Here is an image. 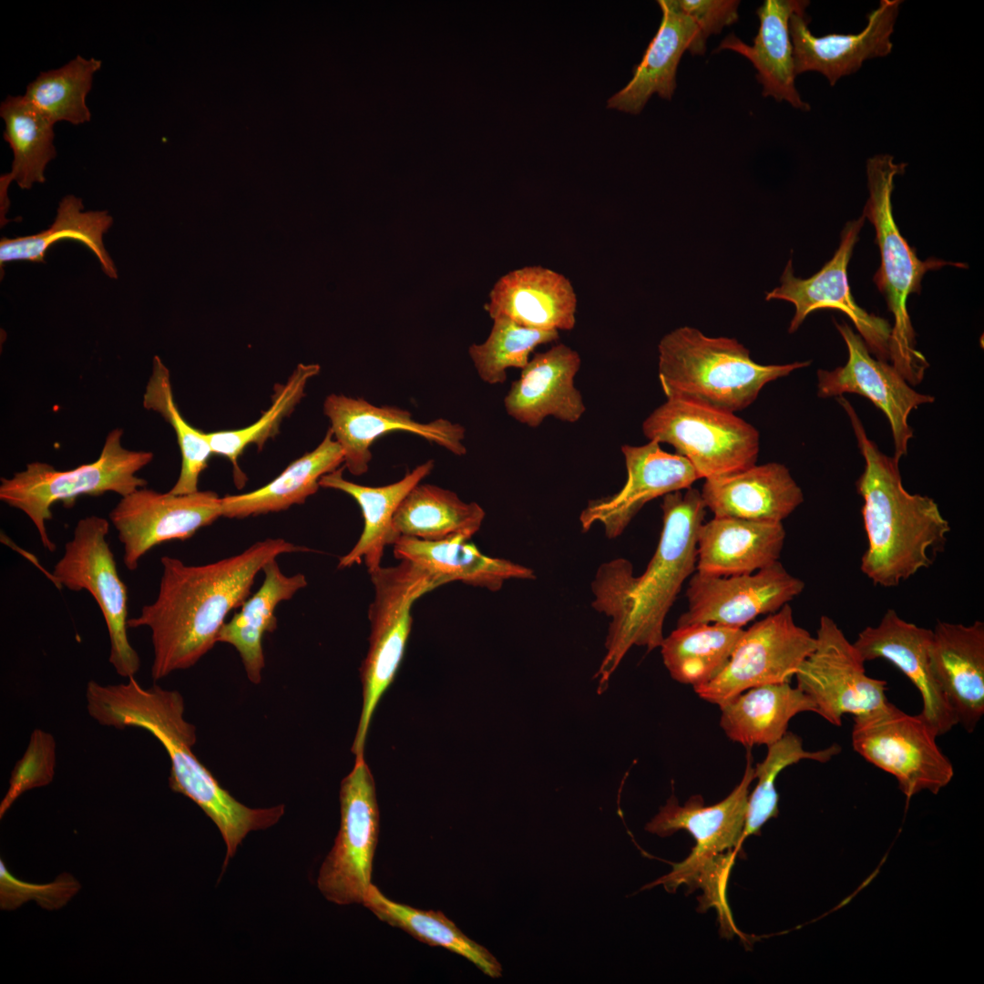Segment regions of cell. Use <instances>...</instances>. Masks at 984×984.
I'll return each instance as SVG.
<instances>
[{"label":"cell","mask_w":984,"mask_h":984,"mask_svg":"<svg viewBox=\"0 0 984 984\" xmlns=\"http://www.w3.org/2000/svg\"><path fill=\"white\" fill-rule=\"evenodd\" d=\"M661 507V536L645 570L635 576L630 561L617 558L600 564L590 584L592 608L610 619L606 653L593 676L599 694L632 646L648 652L661 646L666 616L696 571L697 535L706 512L700 490L669 493Z\"/></svg>","instance_id":"cell-1"},{"label":"cell","mask_w":984,"mask_h":984,"mask_svg":"<svg viewBox=\"0 0 984 984\" xmlns=\"http://www.w3.org/2000/svg\"><path fill=\"white\" fill-rule=\"evenodd\" d=\"M310 549L283 538L257 541L242 552L204 565L160 559L162 575L156 600L142 607L128 627L151 632V676L159 681L194 666L215 643L231 610L249 598L257 574L279 556Z\"/></svg>","instance_id":"cell-2"},{"label":"cell","mask_w":984,"mask_h":984,"mask_svg":"<svg viewBox=\"0 0 984 984\" xmlns=\"http://www.w3.org/2000/svg\"><path fill=\"white\" fill-rule=\"evenodd\" d=\"M128 680L106 685L89 681L86 688L88 714L104 726L142 728L160 742L171 764L170 789L193 801L220 830L226 845L225 869L248 833L275 825L284 814V805L251 808L236 800L193 753L196 729L184 718L181 694L159 685L143 687L135 677Z\"/></svg>","instance_id":"cell-3"},{"label":"cell","mask_w":984,"mask_h":984,"mask_svg":"<svg viewBox=\"0 0 984 984\" xmlns=\"http://www.w3.org/2000/svg\"><path fill=\"white\" fill-rule=\"evenodd\" d=\"M836 400L851 422L865 460L856 481L863 499L861 513L867 538L860 569L874 585L896 587L932 564L951 528L932 497L906 490L899 460L884 454L868 438L846 397Z\"/></svg>","instance_id":"cell-4"},{"label":"cell","mask_w":984,"mask_h":984,"mask_svg":"<svg viewBox=\"0 0 984 984\" xmlns=\"http://www.w3.org/2000/svg\"><path fill=\"white\" fill-rule=\"evenodd\" d=\"M659 380L667 399L734 413L748 407L763 387L811 362L762 364L736 339L709 337L679 327L659 343Z\"/></svg>","instance_id":"cell-5"},{"label":"cell","mask_w":984,"mask_h":984,"mask_svg":"<svg viewBox=\"0 0 984 984\" xmlns=\"http://www.w3.org/2000/svg\"><path fill=\"white\" fill-rule=\"evenodd\" d=\"M755 780L751 749H747L746 764L740 783L721 802L706 806L701 795L691 796L681 805L672 794L659 813L645 825V830L665 837L679 830H686L696 841L692 853L683 861L672 864V870L642 887L662 885L671 893L682 884L701 887L707 897L705 905L715 907L724 921L730 922L725 888L730 870L735 859L743 831L749 788Z\"/></svg>","instance_id":"cell-6"},{"label":"cell","mask_w":984,"mask_h":984,"mask_svg":"<svg viewBox=\"0 0 984 984\" xmlns=\"http://www.w3.org/2000/svg\"><path fill=\"white\" fill-rule=\"evenodd\" d=\"M906 163H897L889 154H878L866 160L868 199L863 216L874 226L881 263L874 276L877 289L884 294L894 323L890 333L892 365L911 384H919L928 367L923 354L916 349L915 331L907 311L911 293L921 291L926 272L946 265L966 268L964 263L938 259L921 261L914 248L901 235L895 221L892 206L895 177L905 173Z\"/></svg>","instance_id":"cell-7"},{"label":"cell","mask_w":984,"mask_h":984,"mask_svg":"<svg viewBox=\"0 0 984 984\" xmlns=\"http://www.w3.org/2000/svg\"><path fill=\"white\" fill-rule=\"evenodd\" d=\"M122 435L121 428L111 430L100 456L92 463L60 471L49 464L33 462L11 478L2 477L1 501L24 512L36 528L43 547L55 551L56 546L46 528L54 504L62 502L70 507L82 496L115 492L125 497L147 486L137 473L152 461L153 454L123 447Z\"/></svg>","instance_id":"cell-8"},{"label":"cell","mask_w":984,"mask_h":984,"mask_svg":"<svg viewBox=\"0 0 984 984\" xmlns=\"http://www.w3.org/2000/svg\"><path fill=\"white\" fill-rule=\"evenodd\" d=\"M400 560L370 574L374 596L368 610L369 649L361 671L363 707L352 748L355 756L364 754L374 709L403 659L411 630L413 603L439 587L425 569L409 560Z\"/></svg>","instance_id":"cell-9"},{"label":"cell","mask_w":984,"mask_h":984,"mask_svg":"<svg viewBox=\"0 0 984 984\" xmlns=\"http://www.w3.org/2000/svg\"><path fill=\"white\" fill-rule=\"evenodd\" d=\"M650 440L671 445L700 478L722 477L755 465L760 436L734 413L667 399L642 423Z\"/></svg>","instance_id":"cell-10"},{"label":"cell","mask_w":984,"mask_h":984,"mask_svg":"<svg viewBox=\"0 0 984 984\" xmlns=\"http://www.w3.org/2000/svg\"><path fill=\"white\" fill-rule=\"evenodd\" d=\"M108 532L109 522L102 517L79 519L54 567L52 580L58 588L87 590L95 599L109 635L108 661L118 675L128 679L138 673L140 660L128 637V588L118 572Z\"/></svg>","instance_id":"cell-11"},{"label":"cell","mask_w":984,"mask_h":984,"mask_svg":"<svg viewBox=\"0 0 984 984\" xmlns=\"http://www.w3.org/2000/svg\"><path fill=\"white\" fill-rule=\"evenodd\" d=\"M937 737L919 714H907L891 702L854 716L851 734L854 750L896 777L907 800L924 790L938 794L954 775Z\"/></svg>","instance_id":"cell-12"},{"label":"cell","mask_w":984,"mask_h":984,"mask_svg":"<svg viewBox=\"0 0 984 984\" xmlns=\"http://www.w3.org/2000/svg\"><path fill=\"white\" fill-rule=\"evenodd\" d=\"M340 828L323 862L317 887L337 905L362 904L372 883L373 860L379 837L375 784L364 754L341 783Z\"/></svg>","instance_id":"cell-13"},{"label":"cell","mask_w":984,"mask_h":984,"mask_svg":"<svg viewBox=\"0 0 984 984\" xmlns=\"http://www.w3.org/2000/svg\"><path fill=\"white\" fill-rule=\"evenodd\" d=\"M815 646V637L795 623L786 604L744 630L722 671L693 689L721 706L748 689L790 682Z\"/></svg>","instance_id":"cell-14"},{"label":"cell","mask_w":984,"mask_h":984,"mask_svg":"<svg viewBox=\"0 0 984 984\" xmlns=\"http://www.w3.org/2000/svg\"><path fill=\"white\" fill-rule=\"evenodd\" d=\"M815 637V649L794 677L817 714L840 726L845 714L865 715L889 702L887 682L866 674V661L832 618L821 616Z\"/></svg>","instance_id":"cell-15"},{"label":"cell","mask_w":984,"mask_h":984,"mask_svg":"<svg viewBox=\"0 0 984 984\" xmlns=\"http://www.w3.org/2000/svg\"><path fill=\"white\" fill-rule=\"evenodd\" d=\"M222 517L221 497L213 491L176 495L146 487L121 497L109 519L124 547L123 562L136 570L139 559L155 546L186 540Z\"/></svg>","instance_id":"cell-16"},{"label":"cell","mask_w":984,"mask_h":984,"mask_svg":"<svg viewBox=\"0 0 984 984\" xmlns=\"http://www.w3.org/2000/svg\"><path fill=\"white\" fill-rule=\"evenodd\" d=\"M865 222L862 215L848 221L841 233L840 244L834 256L819 272L807 279L794 276L789 260L780 278L781 284L766 292L765 300H783L794 304V315L788 332L794 333L805 318L820 309H835L846 313L856 327L868 350L877 359L890 360L889 323L869 313L855 302L849 287L847 266L858 234Z\"/></svg>","instance_id":"cell-17"},{"label":"cell","mask_w":984,"mask_h":984,"mask_svg":"<svg viewBox=\"0 0 984 984\" xmlns=\"http://www.w3.org/2000/svg\"><path fill=\"white\" fill-rule=\"evenodd\" d=\"M805 586L780 561L753 573L726 577L695 571L686 590L687 610L677 626L712 623L743 628L789 604Z\"/></svg>","instance_id":"cell-18"},{"label":"cell","mask_w":984,"mask_h":984,"mask_svg":"<svg viewBox=\"0 0 984 984\" xmlns=\"http://www.w3.org/2000/svg\"><path fill=\"white\" fill-rule=\"evenodd\" d=\"M835 323L846 343L848 358L843 366L817 371V395L838 397L848 393L871 401L888 420L894 456L900 461L914 435L908 424L909 414L920 405L933 403L935 398L915 391L892 364L873 357L862 337L847 323Z\"/></svg>","instance_id":"cell-19"},{"label":"cell","mask_w":984,"mask_h":984,"mask_svg":"<svg viewBox=\"0 0 984 984\" xmlns=\"http://www.w3.org/2000/svg\"><path fill=\"white\" fill-rule=\"evenodd\" d=\"M627 478L610 496L590 500L579 515L583 532L600 525L609 539L620 537L645 504L669 493L689 488L700 477L692 464L678 454L667 453L660 443L623 445Z\"/></svg>","instance_id":"cell-20"},{"label":"cell","mask_w":984,"mask_h":984,"mask_svg":"<svg viewBox=\"0 0 984 984\" xmlns=\"http://www.w3.org/2000/svg\"><path fill=\"white\" fill-rule=\"evenodd\" d=\"M330 429L341 446L344 466L354 476L367 472L372 460L371 446L375 439L395 431L415 434L456 456H463L466 429L457 423L439 418L419 423L412 414L396 406H376L363 398L331 394L323 403Z\"/></svg>","instance_id":"cell-21"},{"label":"cell","mask_w":984,"mask_h":984,"mask_svg":"<svg viewBox=\"0 0 984 984\" xmlns=\"http://www.w3.org/2000/svg\"><path fill=\"white\" fill-rule=\"evenodd\" d=\"M900 0H881L866 15L865 28L856 34L831 33L815 36L809 29L810 17L805 11L789 19L794 73H821L830 86L857 72L864 62L888 56L893 49L891 36L899 15Z\"/></svg>","instance_id":"cell-22"},{"label":"cell","mask_w":984,"mask_h":984,"mask_svg":"<svg viewBox=\"0 0 984 984\" xmlns=\"http://www.w3.org/2000/svg\"><path fill=\"white\" fill-rule=\"evenodd\" d=\"M931 634V629L907 621L889 609L877 625L865 628L853 643L866 661L886 660L910 680L921 696L919 715L939 736L958 722L930 667Z\"/></svg>","instance_id":"cell-23"},{"label":"cell","mask_w":984,"mask_h":984,"mask_svg":"<svg viewBox=\"0 0 984 984\" xmlns=\"http://www.w3.org/2000/svg\"><path fill=\"white\" fill-rule=\"evenodd\" d=\"M929 662L958 724L972 733L984 714V623L938 621Z\"/></svg>","instance_id":"cell-24"},{"label":"cell","mask_w":984,"mask_h":984,"mask_svg":"<svg viewBox=\"0 0 984 984\" xmlns=\"http://www.w3.org/2000/svg\"><path fill=\"white\" fill-rule=\"evenodd\" d=\"M662 17L633 77L607 101L608 108L637 115L653 94L671 100L676 87V72L685 51L703 55L706 41L678 0H659Z\"/></svg>","instance_id":"cell-25"},{"label":"cell","mask_w":984,"mask_h":984,"mask_svg":"<svg viewBox=\"0 0 984 984\" xmlns=\"http://www.w3.org/2000/svg\"><path fill=\"white\" fill-rule=\"evenodd\" d=\"M580 363L579 354L563 343L536 354L504 398L508 415L530 427L538 426L548 416L579 421L586 410L574 384Z\"/></svg>","instance_id":"cell-26"},{"label":"cell","mask_w":984,"mask_h":984,"mask_svg":"<svg viewBox=\"0 0 984 984\" xmlns=\"http://www.w3.org/2000/svg\"><path fill=\"white\" fill-rule=\"evenodd\" d=\"M700 492L713 517L753 521L783 523L804 501L789 469L775 462L707 478Z\"/></svg>","instance_id":"cell-27"},{"label":"cell","mask_w":984,"mask_h":984,"mask_svg":"<svg viewBox=\"0 0 984 984\" xmlns=\"http://www.w3.org/2000/svg\"><path fill=\"white\" fill-rule=\"evenodd\" d=\"M489 316L509 319L538 330H571L577 297L563 275L541 266H527L502 276L489 293Z\"/></svg>","instance_id":"cell-28"},{"label":"cell","mask_w":984,"mask_h":984,"mask_svg":"<svg viewBox=\"0 0 984 984\" xmlns=\"http://www.w3.org/2000/svg\"><path fill=\"white\" fill-rule=\"evenodd\" d=\"M783 523L713 517L697 535L696 571L713 576L748 574L779 561Z\"/></svg>","instance_id":"cell-29"},{"label":"cell","mask_w":984,"mask_h":984,"mask_svg":"<svg viewBox=\"0 0 984 984\" xmlns=\"http://www.w3.org/2000/svg\"><path fill=\"white\" fill-rule=\"evenodd\" d=\"M809 3L805 0H765L756 10L760 26L753 46L730 34L715 50L730 49L748 58L757 70L764 97L786 101L803 111H809L811 107L801 98L795 87L789 19L794 13L805 11Z\"/></svg>","instance_id":"cell-30"},{"label":"cell","mask_w":984,"mask_h":984,"mask_svg":"<svg viewBox=\"0 0 984 984\" xmlns=\"http://www.w3.org/2000/svg\"><path fill=\"white\" fill-rule=\"evenodd\" d=\"M392 546L396 559L415 563L428 572L440 586L459 580L497 591L506 580L536 578L532 569L505 559L487 556L468 538L461 537L440 541L400 537Z\"/></svg>","instance_id":"cell-31"},{"label":"cell","mask_w":984,"mask_h":984,"mask_svg":"<svg viewBox=\"0 0 984 984\" xmlns=\"http://www.w3.org/2000/svg\"><path fill=\"white\" fill-rule=\"evenodd\" d=\"M433 459L417 466L392 484L368 487L346 480L343 466L320 479V487L340 490L351 496L360 506L364 529L352 549L339 559L338 568L345 569L364 561L369 574L381 568L384 548L393 545V518L396 509L410 492L433 470Z\"/></svg>","instance_id":"cell-32"},{"label":"cell","mask_w":984,"mask_h":984,"mask_svg":"<svg viewBox=\"0 0 984 984\" xmlns=\"http://www.w3.org/2000/svg\"><path fill=\"white\" fill-rule=\"evenodd\" d=\"M719 707L724 733L746 749L779 741L796 714L816 713L812 699L790 682L748 689Z\"/></svg>","instance_id":"cell-33"},{"label":"cell","mask_w":984,"mask_h":984,"mask_svg":"<svg viewBox=\"0 0 984 984\" xmlns=\"http://www.w3.org/2000/svg\"><path fill=\"white\" fill-rule=\"evenodd\" d=\"M264 579L261 588L241 606L230 621L225 622L217 636V642L232 645L239 652L248 679L254 684L261 681L265 666L262 638L277 626L275 610L280 602L291 600L307 585L302 573L284 574L276 559L264 565Z\"/></svg>","instance_id":"cell-34"},{"label":"cell","mask_w":984,"mask_h":984,"mask_svg":"<svg viewBox=\"0 0 984 984\" xmlns=\"http://www.w3.org/2000/svg\"><path fill=\"white\" fill-rule=\"evenodd\" d=\"M343 463V450L329 428L313 451L294 460L265 486L249 493L221 497L222 516L244 518L302 504L321 487L320 479Z\"/></svg>","instance_id":"cell-35"},{"label":"cell","mask_w":984,"mask_h":984,"mask_svg":"<svg viewBox=\"0 0 984 984\" xmlns=\"http://www.w3.org/2000/svg\"><path fill=\"white\" fill-rule=\"evenodd\" d=\"M82 200L66 195L59 202L52 225L36 234L0 241V264L10 261L45 262L51 246L59 241L73 240L87 247L97 258L104 273L118 278L117 267L106 250L104 234L113 224L108 210L84 211Z\"/></svg>","instance_id":"cell-36"},{"label":"cell","mask_w":984,"mask_h":984,"mask_svg":"<svg viewBox=\"0 0 984 984\" xmlns=\"http://www.w3.org/2000/svg\"><path fill=\"white\" fill-rule=\"evenodd\" d=\"M485 516L477 503L465 502L451 490L419 483L396 509L393 532L395 540L400 537L425 541L457 537L470 539L480 529Z\"/></svg>","instance_id":"cell-37"},{"label":"cell","mask_w":984,"mask_h":984,"mask_svg":"<svg viewBox=\"0 0 984 984\" xmlns=\"http://www.w3.org/2000/svg\"><path fill=\"white\" fill-rule=\"evenodd\" d=\"M381 921L397 928L431 947H440L469 960L484 974L502 976L497 959L482 945L469 938L444 913L423 910L395 902L374 884L363 903Z\"/></svg>","instance_id":"cell-38"},{"label":"cell","mask_w":984,"mask_h":984,"mask_svg":"<svg viewBox=\"0 0 984 984\" xmlns=\"http://www.w3.org/2000/svg\"><path fill=\"white\" fill-rule=\"evenodd\" d=\"M743 630L712 623L677 626L660 646L663 663L674 681L705 684L725 667Z\"/></svg>","instance_id":"cell-39"},{"label":"cell","mask_w":984,"mask_h":984,"mask_svg":"<svg viewBox=\"0 0 984 984\" xmlns=\"http://www.w3.org/2000/svg\"><path fill=\"white\" fill-rule=\"evenodd\" d=\"M4 139L13 152L11 170L5 173L22 190L46 181L47 164L56 157L55 125L23 95L7 96L0 104Z\"/></svg>","instance_id":"cell-40"},{"label":"cell","mask_w":984,"mask_h":984,"mask_svg":"<svg viewBox=\"0 0 984 984\" xmlns=\"http://www.w3.org/2000/svg\"><path fill=\"white\" fill-rule=\"evenodd\" d=\"M101 67L100 59L77 55L57 68L41 71L23 96L54 125L87 123L91 119L87 96Z\"/></svg>","instance_id":"cell-41"},{"label":"cell","mask_w":984,"mask_h":984,"mask_svg":"<svg viewBox=\"0 0 984 984\" xmlns=\"http://www.w3.org/2000/svg\"><path fill=\"white\" fill-rule=\"evenodd\" d=\"M319 372L318 364H299L285 384L275 386L271 406L255 423L241 429L206 433L212 453L231 461L238 487H242L246 483V476L238 462L240 456L251 444L261 449L269 438L276 435L282 420L303 397L308 381Z\"/></svg>","instance_id":"cell-42"},{"label":"cell","mask_w":984,"mask_h":984,"mask_svg":"<svg viewBox=\"0 0 984 984\" xmlns=\"http://www.w3.org/2000/svg\"><path fill=\"white\" fill-rule=\"evenodd\" d=\"M143 406L159 413L177 435L181 468L169 492L184 495L198 491L200 475L208 466L213 453L206 433L190 425L179 413L173 397L169 371L157 355L143 395Z\"/></svg>","instance_id":"cell-43"},{"label":"cell","mask_w":984,"mask_h":984,"mask_svg":"<svg viewBox=\"0 0 984 984\" xmlns=\"http://www.w3.org/2000/svg\"><path fill=\"white\" fill-rule=\"evenodd\" d=\"M767 748L764 759L754 766L757 783L748 797L740 846L749 835H758L768 820L778 815V794L775 783L782 771L803 760L828 762L842 750L839 744L834 743L818 751H807L803 746L801 737L791 732H787L779 741Z\"/></svg>","instance_id":"cell-44"},{"label":"cell","mask_w":984,"mask_h":984,"mask_svg":"<svg viewBox=\"0 0 984 984\" xmlns=\"http://www.w3.org/2000/svg\"><path fill=\"white\" fill-rule=\"evenodd\" d=\"M558 339L557 330L532 329L497 318L488 338L481 344H472L468 352L481 380L497 384L507 380V368L523 369L538 345Z\"/></svg>","instance_id":"cell-45"},{"label":"cell","mask_w":984,"mask_h":984,"mask_svg":"<svg viewBox=\"0 0 984 984\" xmlns=\"http://www.w3.org/2000/svg\"><path fill=\"white\" fill-rule=\"evenodd\" d=\"M56 740L51 733L41 729L32 732L25 753L11 773L8 790L0 804V818L22 794L52 782L56 762Z\"/></svg>","instance_id":"cell-46"},{"label":"cell","mask_w":984,"mask_h":984,"mask_svg":"<svg viewBox=\"0 0 984 984\" xmlns=\"http://www.w3.org/2000/svg\"><path fill=\"white\" fill-rule=\"evenodd\" d=\"M80 884L71 875L64 873L48 884H31L15 877L0 860V907L13 910L30 899L46 909L65 906L79 890Z\"/></svg>","instance_id":"cell-47"},{"label":"cell","mask_w":984,"mask_h":984,"mask_svg":"<svg viewBox=\"0 0 984 984\" xmlns=\"http://www.w3.org/2000/svg\"><path fill=\"white\" fill-rule=\"evenodd\" d=\"M681 8L698 26L702 38L720 34L723 27L738 21L737 0H678Z\"/></svg>","instance_id":"cell-48"}]
</instances>
